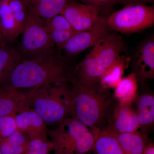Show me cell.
<instances>
[{"label":"cell","instance_id":"30","mask_svg":"<svg viewBox=\"0 0 154 154\" xmlns=\"http://www.w3.org/2000/svg\"><path fill=\"white\" fill-rule=\"evenodd\" d=\"M5 38L3 35L2 29L0 27V48L5 46Z\"/></svg>","mask_w":154,"mask_h":154},{"label":"cell","instance_id":"17","mask_svg":"<svg viewBox=\"0 0 154 154\" xmlns=\"http://www.w3.org/2000/svg\"><path fill=\"white\" fill-rule=\"evenodd\" d=\"M136 100L138 122L140 128L145 130L152 126L154 122V96L152 94L146 93L137 95Z\"/></svg>","mask_w":154,"mask_h":154},{"label":"cell","instance_id":"15","mask_svg":"<svg viewBox=\"0 0 154 154\" xmlns=\"http://www.w3.org/2000/svg\"><path fill=\"white\" fill-rule=\"evenodd\" d=\"M45 23L53 43L59 51L76 33L66 19L60 14Z\"/></svg>","mask_w":154,"mask_h":154},{"label":"cell","instance_id":"4","mask_svg":"<svg viewBox=\"0 0 154 154\" xmlns=\"http://www.w3.org/2000/svg\"><path fill=\"white\" fill-rule=\"evenodd\" d=\"M30 107L46 124L57 125L72 116L71 86L67 81L30 89Z\"/></svg>","mask_w":154,"mask_h":154},{"label":"cell","instance_id":"7","mask_svg":"<svg viewBox=\"0 0 154 154\" xmlns=\"http://www.w3.org/2000/svg\"><path fill=\"white\" fill-rule=\"evenodd\" d=\"M21 34L19 49L23 58L36 55L55 46L45 22L30 11Z\"/></svg>","mask_w":154,"mask_h":154},{"label":"cell","instance_id":"25","mask_svg":"<svg viewBox=\"0 0 154 154\" xmlns=\"http://www.w3.org/2000/svg\"><path fill=\"white\" fill-rule=\"evenodd\" d=\"M53 150V146L50 140L40 139L30 140L24 151L21 154H49Z\"/></svg>","mask_w":154,"mask_h":154},{"label":"cell","instance_id":"31","mask_svg":"<svg viewBox=\"0 0 154 154\" xmlns=\"http://www.w3.org/2000/svg\"><path fill=\"white\" fill-rule=\"evenodd\" d=\"M85 154H93V153L92 152L90 151V152H88L87 153H86Z\"/></svg>","mask_w":154,"mask_h":154},{"label":"cell","instance_id":"12","mask_svg":"<svg viewBox=\"0 0 154 154\" xmlns=\"http://www.w3.org/2000/svg\"><path fill=\"white\" fill-rule=\"evenodd\" d=\"M17 130L29 140H48L47 124L33 109H27L15 116Z\"/></svg>","mask_w":154,"mask_h":154},{"label":"cell","instance_id":"6","mask_svg":"<svg viewBox=\"0 0 154 154\" xmlns=\"http://www.w3.org/2000/svg\"><path fill=\"white\" fill-rule=\"evenodd\" d=\"M110 31L123 33L140 32L154 25V6L137 4L125 5L123 8L107 17Z\"/></svg>","mask_w":154,"mask_h":154},{"label":"cell","instance_id":"9","mask_svg":"<svg viewBox=\"0 0 154 154\" xmlns=\"http://www.w3.org/2000/svg\"><path fill=\"white\" fill-rule=\"evenodd\" d=\"M131 72L138 83L146 82L154 78V38L150 37L140 45L132 59Z\"/></svg>","mask_w":154,"mask_h":154},{"label":"cell","instance_id":"8","mask_svg":"<svg viewBox=\"0 0 154 154\" xmlns=\"http://www.w3.org/2000/svg\"><path fill=\"white\" fill-rule=\"evenodd\" d=\"M107 16L101 15L94 27L88 30L77 32L68 40L60 51L65 56L73 57L92 48L99 39L110 31L107 23Z\"/></svg>","mask_w":154,"mask_h":154},{"label":"cell","instance_id":"33","mask_svg":"<svg viewBox=\"0 0 154 154\" xmlns=\"http://www.w3.org/2000/svg\"><path fill=\"white\" fill-rule=\"evenodd\" d=\"M53 154H56L55 152H54V153Z\"/></svg>","mask_w":154,"mask_h":154},{"label":"cell","instance_id":"16","mask_svg":"<svg viewBox=\"0 0 154 154\" xmlns=\"http://www.w3.org/2000/svg\"><path fill=\"white\" fill-rule=\"evenodd\" d=\"M130 61V58L126 55L119 56L102 74L99 80V85L107 90L114 89L123 78Z\"/></svg>","mask_w":154,"mask_h":154},{"label":"cell","instance_id":"21","mask_svg":"<svg viewBox=\"0 0 154 154\" xmlns=\"http://www.w3.org/2000/svg\"><path fill=\"white\" fill-rule=\"evenodd\" d=\"M0 27L6 39L14 41L22 33L16 22L8 0H0Z\"/></svg>","mask_w":154,"mask_h":154},{"label":"cell","instance_id":"29","mask_svg":"<svg viewBox=\"0 0 154 154\" xmlns=\"http://www.w3.org/2000/svg\"><path fill=\"white\" fill-rule=\"evenodd\" d=\"M143 154H154V145L153 143L149 141L146 145Z\"/></svg>","mask_w":154,"mask_h":154},{"label":"cell","instance_id":"3","mask_svg":"<svg viewBox=\"0 0 154 154\" xmlns=\"http://www.w3.org/2000/svg\"><path fill=\"white\" fill-rule=\"evenodd\" d=\"M70 85L72 117L93 130L100 131L104 129L117 104L113 94L110 90L104 89L99 84L90 86Z\"/></svg>","mask_w":154,"mask_h":154},{"label":"cell","instance_id":"22","mask_svg":"<svg viewBox=\"0 0 154 154\" xmlns=\"http://www.w3.org/2000/svg\"><path fill=\"white\" fill-rule=\"evenodd\" d=\"M91 151L93 154H124L115 135L105 129L99 132Z\"/></svg>","mask_w":154,"mask_h":154},{"label":"cell","instance_id":"19","mask_svg":"<svg viewBox=\"0 0 154 154\" xmlns=\"http://www.w3.org/2000/svg\"><path fill=\"white\" fill-rule=\"evenodd\" d=\"M124 154H143L149 139L146 134L139 131L133 133L114 134Z\"/></svg>","mask_w":154,"mask_h":154},{"label":"cell","instance_id":"13","mask_svg":"<svg viewBox=\"0 0 154 154\" xmlns=\"http://www.w3.org/2000/svg\"><path fill=\"white\" fill-rule=\"evenodd\" d=\"M30 108V90L0 88V117L16 116Z\"/></svg>","mask_w":154,"mask_h":154},{"label":"cell","instance_id":"10","mask_svg":"<svg viewBox=\"0 0 154 154\" xmlns=\"http://www.w3.org/2000/svg\"><path fill=\"white\" fill-rule=\"evenodd\" d=\"M60 14L76 33L91 29L101 16L97 9L91 6L72 2L67 4Z\"/></svg>","mask_w":154,"mask_h":154},{"label":"cell","instance_id":"14","mask_svg":"<svg viewBox=\"0 0 154 154\" xmlns=\"http://www.w3.org/2000/svg\"><path fill=\"white\" fill-rule=\"evenodd\" d=\"M28 11L45 22L59 15L70 0H22Z\"/></svg>","mask_w":154,"mask_h":154},{"label":"cell","instance_id":"23","mask_svg":"<svg viewBox=\"0 0 154 154\" xmlns=\"http://www.w3.org/2000/svg\"><path fill=\"white\" fill-rule=\"evenodd\" d=\"M30 140L17 130L8 137L0 140V151L3 154H21Z\"/></svg>","mask_w":154,"mask_h":154},{"label":"cell","instance_id":"26","mask_svg":"<svg viewBox=\"0 0 154 154\" xmlns=\"http://www.w3.org/2000/svg\"><path fill=\"white\" fill-rule=\"evenodd\" d=\"M15 116L0 117V140L6 138L17 130Z\"/></svg>","mask_w":154,"mask_h":154},{"label":"cell","instance_id":"28","mask_svg":"<svg viewBox=\"0 0 154 154\" xmlns=\"http://www.w3.org/2000/svg\"><path fill=\"white\" fill-rule=\"evenodd\" d=\"M118 4H122L127 5L132 4H146L148 3H153L154 0H118Z\"/></svg>","mask_w":154,"mask_h":154},{"label":"cell","instance_id":"27","mask_svg":"<svg viewBox=\"0 0 154 154\" xmlns=\"http://www.w3.org/2000/svg\"><path fill=\"white\" fill-rule=\"evenodd\" d=\"M83 4L91 6L97 9L99 14L107 16L106 13L110 11L116 4H118V0H79Z\"/></svg>","mask_w":154,"mask_h":154},{"label":"cell","instance_id":"20","mask_svg":"<svg viewBox=\"0 0 154 154\" xmlns=\"http://www.w3.org/2000/svg\"><path fill=\"white\" fill-rule=\"evenodd\" d=\"M22 58V54L17 48H0V86Z\"/></svg>","mask_w":154,"mask_h":154},{"label":"cell","instance_id":"5","mask_svg":"<svg viewBox=\"0 0 154 154\" xmlns=\"http://www.w3.org/2000/svg\"><path fill=\"white\" fill-rule=\"evenodd\" d=\"M99 132L70 116L48 130V135L56 154H85L91 151Z\"/></svg>","mask_w":154,"mask_h":154},{"label":"cell","instance_id":"2","mask_svg":"<svg viewBox=\"0 0 154 154\" xmlns=\"http://www.w3.org/2000/svg\"><path fill=\"white\" fill-rule=\"evenodd\" d=\"M125 49L121 36L116 32L109 31L94 45L82 60L69 68L68 82L79 86L99 84L104 72Z\"/></svg>","mask_w":154,"mask_h":154},{"label":"cell","instance_id":"11","mask_svg":"<svg viewBox=\"0 0 154 154\" xmlns=\"http://www.w3.org/2000/svg\"><path fill=\"white\" fill-rule=\"evenodd\" d=\"M139 128L137 113L131 105L117 103L107 125L103 129L117 134L136 132Z\"/></svg>","mask_w":154,"mask_h":154},{"label":"cell","instance_id":"18","mask_svg":"<svg viewBox=\"0 0 154 154\" xmlns=\"http://www.w3.org/2000/svg\"><path fill=\"white\" fill-rule=\"evenodd\" d=\"M138 81L132 72L122 79L114 88L113 96L118 104L131 105L137 95Z\"/></svg>","mask_w":154,"mask_h":154},{"label":"cell","instance_id":"1","mask_svg":"<svg viewBox=\"0 0 154 154\" xmlns=\"http://www.w3.org/2000/svg\"><path fill=\"white\" fill-rule=\"evenodd\" d=\"M68 67L55 46L43 52L23 58L0 88L30 90L45 85L67 81Z\"/></svg>","mask_w":154,"mask_h":154},{"label":"cell","instance_id":"32","mask_svg":"<svg viewBox=\"0 0 154 154\" xmlns=\"http://www.w3.org/2000/svg\"><path fill=\"white\" fill-rule=\"evenodd\" d=\"M0 154H3L2 152H1V151H0Z\"/></svg>","mask_w":154,"mask_h":154},{"label":"cell","instance_id":"24","mask_svg":"<svg viewBox=\"0 0 154 154\" xmlns=\"http://www.w3.org/2000/svg\"><path fill=\"white\" fill-rule=\"evenodd\" d=\"M8 2L13 17L22 32L29 11L22 0H8Z\"/></svg>","mask_w":154,"mask_h":154}]
</instances>
